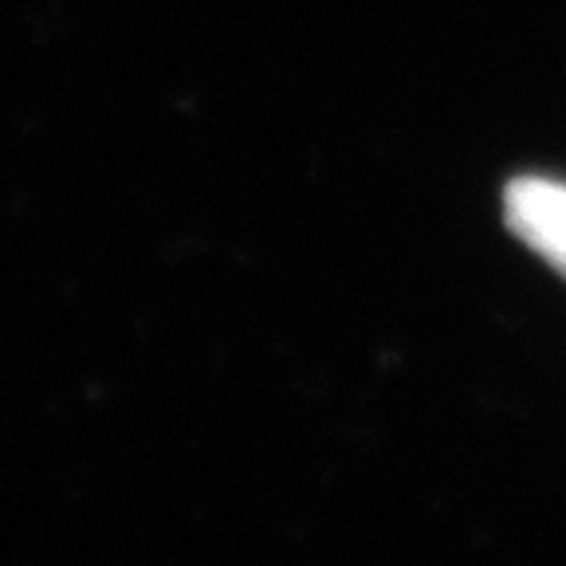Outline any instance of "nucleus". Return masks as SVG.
<instances>
[{"mask_svg": "<svg viewBox=\"0 0 566 566\" xmlns=\"http://www.w3.org/2000/svg\"><path fill=\"white\" fill-rule=\"evenodd\" d=\"M512 232L566 275V181L523 177L504 197Z\"/></svg>", "mask_w": 566, "mask_h": 566, "instance_id": "f257e3e1", "label": "nucleus"}]
</instances>
